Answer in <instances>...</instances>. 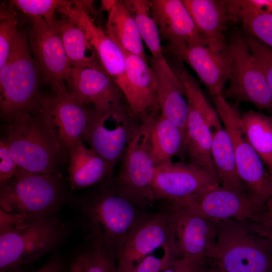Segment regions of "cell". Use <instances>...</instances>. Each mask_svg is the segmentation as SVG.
Wrapping results in <instances>:
<instances>
[{
  "instance_id": "obj_8",
  "label": "cell",
  "mask_w": 272,
  "mask_h": 272,
  "mask_svg": "<svg viewBox=\"0 0 272 272\" xmlns=\"http://www.w3.org/2000/svg\"><path fill=\"white\" fill-rule=\"evenodd\" d=\"M177 77L184 88L188 104L184 153L189 163L205 169L217 177L211 148L212 130L222 125L220 118L205 98L198 83L188 70L181 71Z\"/></svg>"
},
{
  "instance_id": "obj_3",
  "label": "cell",
  "mask_w": 272,
  "mask_h": 272,
  "mask_svg": "<svg viewBox=\"0 0 272 272\" xmlns=\"http://www.w3.org/2000/svg\"><path fill=\"white\" fill-rule=\"evenodd\" d=\"M69 233L54 217L0 228V272H28L33 264L58 248Z\"/></svg>"
},
{
  "instance_id": "obj_40",
  "label": "cell",
  "mask_w": 272,
  "mask_h": 272,
  "mask_svg": "<svg viewBox=\"0 0 272 272\" xmlns=\"http://www.w3.org/2000/svg\"><path fill=\"white\" fill-rule=\"evenodd\" d=\"M205 259L200 260L179 257L174 260L162 272H198Z\"/></svg>"
},
{
  "instance_id": "obj_37",
  "label": "cell",
  "mask_w": 272,
  "mask_h": 272,
  "mask_svg": "<svg viewBox=\"0 0 272 272\" xmlns=\"http://www.w3.org/2000/svg\"><path fill=\"white\" fill-rule=\"evenodd\" d=\"M164 254L162 258L150 254L143 259L131 272H162L174 260L180 257L173 245L163 248Z\"/></svg>"
},
{
  "instance_id": "obj_21",
  "label": "cell",
  "mask_w": 272,
  "mask_h": 272,
  "mask_svg": "<svg viewBox=\"0 0 272 272\" xmlns=\"http://www.w3.org/2000/svg\"><path fill=\"white\" fill-rule=\"evenodd\" d=\"M151 15L167 52L194 44L207 45L182 0H149Z\"/></svg>"
},
{
  "instance_id": "obj_41",
  "label": "cell",
  "mask_w": 272,
  "mask_h": 272,
  "mask_svg": "<svg viewBox=\"0 0 272 272\" xmlns=\"http://www.w3.org/2000/svg\"><path fill=\"white\" fill-rule=\"evenodd\" d=\"M69 268L66 259L62 255L56 252L40 267L28 272H68Z\"/></svg>"
},
{
  "instance_id": "obj_12",
  "label": "cell",
  "mask_w": 272,
  "mask_h": 272,
  "mask_svg": "<svg viewBox=\"0 0 272 272\" xmlns=\"http://www.w3.org/2000/svg\"><path fill=\"white\" fill-rule=\"evenodd\" d=\"M128 112L100 111L91 108L83 141L114 166L122 160L139 125Z\"/></svg>"
},
{
  "instance_id": "obj_25",
  "label": "cell",
  "mask_w": 272,
  "mask_h": 272,
  "mask_svg": "<svg viewBox=\"0 0 272 272\" xmlns=\"http://www.w3.org/2000/svg\"><path fill=\"white\" fill-rule=\"evenodd\" d=\"M69 180L74 190L90 187L112 176L114 166L81 141L68 153Z\"/></svg>"
},
{
  "instance_id": "obj_5",
  "label": "cell",
  "mask_w": 272,
  "mask_h": 272,
  "mask_svg": "<svg viewBox=\"0 0 272 272\" xmlns=\"http://www.w3.org/2000/svg\"><path fill=\"white\" fill-rule=\"evenodd\" d=\"M216 241L208 258L227 272H272V244L246 222L215 221Z\"/></svg>"
},
{
  "instance_id": "obj_35",
  "label": "cell",
  "mask_w": 272,
  "mask_h": 272,
  "mask_svg": "<svg viewBox=\"0 0 272 272\" xmlns=\"http://www.w3.org/2000/svg\"><path fill=\"white\" fill-rule=\"evenodd\" d=\"M86 272H118L115 254L92 237Z\"/></svg>"
},
{
  "instance_id": "obj_15",
  "label": "cell",
  "mask_w": 272,
  "mask_h": 272,
  "mask_svg": "<svg viewBox=\"0 0 272 272\" xmlns=\"http://www.w3.org/2000/svg\"><path fill=\"white\" fill-rule=\"evenodd\" d=\"M173 202L183 205L213 221L232 219L247 222L255 216L264 202L218 184L203 188L184 200Z\"/></svg>"
},
{
  "instance_id": "obj_28",
  "label": "cell",
  "mask_w": 272,
  "mask_h": 272,
  "mask_svg": "<svg viewBox=\"0 0 272 272\" xmlns=\"http://www.w3.org/2000/svg\"><path fill=\"white\" fill-rule=\"evenodd\" d=\"M72 67H93L100 64L97 55L89 56L88 51L94 53L83 29L64 15L53 19Z\"/></svg>"
},
{
  "instance_id": "obj_7",
  "label": "cell",
  "mask_w": 272,
  "mask_h": 272,
  "mask_svg": "<svg viewBox=\"0 0 272 272\" xmlns=\"http://www.w3.org/2000/svg\"><path fill=\"white\" fill-rule=\"evenodd\" d=\"M154 120L136 127L122 157L121 169L112 179L116 191L142 208L155 201L152 182L156 166L150 141Z\"/></svg>"
},
{
  "instance_id": "obj_22",
  "label": "cell",
  "mask_w": 272,
  "mask_h": 272,
  "mask_svg": "<svg viewBox=\"0 0 272 272\" xmlns=\"http://www.w3.org/2000/svg\"><path fill=\"white\" fill-rule=\"evenodd\" d=\"M167 52L188 64L212 96L222 93L223 88L229 77V64L226 48L220 51L206 44H194Z\"/></svg>"
},
{
  "instance_id": "obj_36",
  "label": "cell",
  "mask_w": 272,
  "mask_h": 272,
  "mask_svg": "<svg viewBox=\"0 0 272 272\" xmlns=\"http://www.w3.org/2000/svg\"><path fill=\"white\" fill-rule=\"evenodd\" d=\"M242 36L250 51L260 65L272 94V48L245 32Z\"/></svg>"
},
{
  "instance_id": "obj_17",
  "label": "cell",
  "mask_w": 272,
  "mask_h": 272,
  "mask_svg": "<svg viewBox=\"0 0 272 272\" xmlns=\"http://www.w3.org/2000/svg\"><path fill=\"white\" fill-rule=\"evenodd\" d=\"M218 184L217 177L205 169L189 162L171 161L156 167L152 191L155 200L177 202Z\"/></svg>"
},
{
  "instance_id": "obj_39",
  "label": "cell",
  "mask_w": 272,
  "mask_h": 272,
  "mask_svg": "<svg viewBox=\"0 0 272 272\" xmlns=\"http://www.w3.org/2000/svg\"><path fill=\"white\" fill-rule=\"evenodd\" d=\"M0 183L12 178L17 172L19 166L7 146L0 141Z\"/></svg>"
},
{
  "instance_id": "obj_45",
  "label": "cell",
  "mask_w": 272,
  "mask_h": 272,
  "mask_svg": "<svg viewBox=\"0 0 272 272\" xmlns=\"http://www.w3.org/2000/svg\"><path fill=\"white\" fill-rule=\"evenodd\" d=\"M115 2V1H102V8L104 10L108 12L113 6Z\"/></svg>"
},
{
  "instance_id": "obj_44",
  "label": "cell",
  "mask_w": 272,
  "mask_h": 272,
  "mask_svg": "<svg viewBox=\"0 0 272 272\" xmlns=\"http://www.w3.org/2000/svg\"><path fill=\"white\" fill-rule=\"evenodd\" d=\"M250 2L258 10L272 13V0H250Z\"/></svg>"
},
{
  "instance_id": "obj_23",
  "label": "cell",
  "mask_w": 272,
  "mask_h": 272,
  "mask_svg": "<svg viewBox=\"0 0 272 272\" xmlns=\"http://www.w3.org/2000/svg\"><path fill=\"white\" fill-rule=\"evenodd\" d=\"M182 1L207 45L217 51L225 50L224 32L230 21L227 1Z\"/></svg>"
},
{
  "instance_id": "obj_30",
  "label": "cell",
  "mask_w": 272,
  "mask_h": 272,
  "mask_svg": "<svg viewBox=\"0 0 272 272\" xmlns=\"http://www.w3.org/2000/svg\"><path fill=\"white\" fill-rule=\"evenodd\" d=\"M227 3L230 21L240 22L245 32L272 48V13L258 10L250 0Z\"/></svg>"
},
{
  "instance_id": "obj_34",
  "label": "cell",
  "mask_w": 272,
  "mask_h": 272,
  "mask_svg": "<svg viewBox=\"0 0 272 272\" xmlns=\"http://www.w3.org/2000/svg\"><path fill=\"white\" fill-rule=\"evenodd\" d=\"M15 7L28 17H41L51 21L55 10L73 5L74 1L65 0H12Z\"/></svg>"
},
{
  "instance_id": "obj_6",
  "label": "cell",
  "mask_w": 272,
  "mask_h": 272,
  "mask_svg": "<svg viewBox=\"0 0 272 272\" xmlns=\"http://www.w3.org/2000/svg\"><path fill=\"white\" fill-rule=\"evenodd\" d=\"M112 176L85 201L83 211L92 232L109 250L116 253L127 236L149 215L114 189Z\"/></svg>"
},
{
  "instance_id": "obj_33",
  "label": "cell",
  "mask_w": 272,
  "mask_h": 272,
  "mask_svg": "<svg viewBox=\"0 0 272 272\" xmlns=\"http://www.w3.org/2000/svg\"><path fill=\"white\" fill-rule=\"evenodd\" d=\"M15 8L11 1L0 7V68L7 62L19 32Z\"/></svg>"
},
{
  "instance_id": "obj_24",
  "label": "cell",
  "mask_w": 272,
  "mask_h": 272,
  "mask_svg": "<svg viewBox=\"0 0 272 272\" xmlns=\"http://www.w3.org/2000/svg\"><path fill=\"white\" fill-rule=\"evenodd\" d=\"M157 80L160 114L170 120L184 133L188 104L184 88L170 66L165 67L153 57L148 58Z\"/></svg>"
},
{
  "instance_id": "obj_46",
  "label": "cell",
  "mask_w": 272,
  "mask_h": 272,
  "mask_svg": "<svg viewBox=\"0 0 272 272\" xmlns=\"http://www.w3.org/2000/svg\"><path fill=\"white\" fill-rule=\"evenodd\" d=\"M269 178L270 181V189H271V195H272V177L269 175Z\"/></svg>"
},
{
  "instance_id": "obj_1",
  "label": "cell",
  "mask_w": 272,
  "mask_h": 272,
  "mask_svg": "<svg viewBox=\"0 0 272 272\" xmlns=\"http://www.w3.org/2000/svg\"><path fill=\"white\" fill-rule=\"evenodd\" d=\"M18 166L27 171L59 175L64 154L48 119L41 113H19L3 128L1 140Z\"/></svg>"
},
{
  "instance_id": "obj_42",
  "label": "cell",
  "mask_w": 272,
  "mask_h": 272,
  "mask_svg": "<svg viewBox=\"0 0 272 272\" xmlns=\"http://www.w3.org/2000/svg\"><path fill=\"white\" fill-rule=\"evenodd\" d=\"M89 253V248L75 254L71 259L68 272H86Z\"/></svg>"
},
{
  "instance_id": "obj_16",
  "label": "cell",
  "mask_w": 272,
  "mask_h": 272,
  "mask_svg": "<svg viewBox=\"0 0 272 272\" xmlns=\"http://www.w3.org/2000/svg\"><path fill=\"white\" fill-rule=\"evenodd\" d=\"M168 245L175 246L166 210L149 215L125 238L116 253L118 272H131L156 249Z\"/></svg>"
},
{
  "instance_id": "obj_18",
  "label": "cell",
  "mask_w": 272,
  "mask_h": 272,
  "mask_svg": "<svg viewBox=\"0 0 272 272\" xmlns=\"http://www.w3.org/2000/svg\"><path fill=\"white\" fill-rule=\"evenodd\" d=\"M82 2L74 1V5L58 10L83 29L101 65L118 86L124 96L128 90V83L124 53L108 36L104 30L94 22Z\"/></svg>"
},
{
  "instance_id": "obj_31",
  "label": "cell",
  "mask_w": 272,
  "mask_h": 272,
  "mask_svg": "<svg viewBox=\"0 0 272 272\" xmlns=\"http://www.w3.org/2000/svg\"><path fill=\"white\" fill-rule=\"evenodd\" d=\"M240 124L245 138L272 177V115L252 110L244 111L241 113Z\"/></svg>"
},
{
  "instance_id": "obj_14",
  "label": "cell",
  "mask_w": 272,
  "mask_h": 272,
  "mask_svg": "<svg viewBox=\"0 0 272 272\" xmlns=\"http://www.w3.org/2000/svg\"><path fill=\"white\" fill-rule=\"evenodd\" d=\"M66 86L67 91L83 105L92 104L100 111L129 112L121 89L101 64L72 67Z\"/></svg>"
},
{
  "instance_id": "obj_38",
  "label": "cell",
  "mask_w": 272,
  "mask_h": 272,
  "mask_svg": "<svg viewBox=\"0 0 272 272\" xmlns=\"http://www.w3.org/2000/svg\"><path fill=\"white\" fill-rule=\"evenodd\" d=\"M246 222L253 231L272 244V195L263 203L255 216Z\"/></svg>"
},
{
  "instance_id": "obj_4",
  "label": "cell",
  "mask_w": 272,
  "mask_h": 272,
  "mask_svg": "<svg viewBox=\"0 0 272 272\" xmlns=\"http://www.w3.org/2000/svg\"><path fill=\"white\" fill-rule=\"evenodd\" d=\"M66 197L59 175L30 172L19 167L12 178L0 185L1 210L23 215L29 221L54 217Z\"/></svg>"
},
{
  "instance_id": "obj_10",
  "label": "cell",
  "mask_w": 272,
  "mask_h": 272,
  "mask_svg": "<svg viewBox=\"0 0 272 272\" xmlns=\"http://www.w3.org/2000/svg\"><path fill=\"white\" fill-rule=\"evenodd\" d=\"M213 101L231 139L238 174L246 193L257 201H265L271 195L269 174L265 172L261 159L244 136L237 104H229L223 93L214 97Z\"/></svg>"
},
{
  "instance_id": "obj_2",
  "label": "cell",
  "mask_w": 272,
  "mask_h": 272,
  "mask_svg": "<svg viewBox=\"0 0 272 272\" xmlns=\"http://www.w3.org/2000/svg\"><path fill=\"white\" fill-rule=\"evenodd\" d=\"M39 67L30 50L28 34L19 30L8 59L0 68V115L7 123L19 113L37 114L43 94Z\"/></svg>"
},
{
  "instance_id": "obj_43",
  "label": "cell",
  "mask_w": 272,
  "mask_h": 272,
  "mask_svg": "<svg viewBox=\"0 0 272 272\" xmlns=\"http://www.w3.org/2000/svg\"><path fill=\"white\" fill-rule=\"evenodd\" d=\"M198 272H227L210 258H207L201 264Z\"/></svg>"
},
{
  "instance_id": "obj_9",
  "label": "cell",
  "mask_w": 272,
  "mask_h": 272,
  "mask_svg": "<svg viewBox=\"0 0 272 272\" xmlns=\"http://www.w3.org/2000/svg\"><path fill=\"white\" fill-rule=\"evenodd\" d=\"M226 51L229 64L227 97L236 104L250 103L272 115V94L266 77L240 32L231 35Z\"/></svg>"
},
{
  "instance_id": "obj_19",
  "label": "cell",
  "mask_w": 272,
  "mask_h": 272,
  "mask_svg": "<svg viewBox=\"0 0 272 272\" xmlns=\"http://www.w3.org/2000/svg\"><path fill=\"white\" fill-rule=\"evenodd\" d=\"M90 112V108L66 91L43 95L40 112L48 119L64 154L68 155L74 146L83 141Z\"/></svg>"
},
{
  "instance_id": "obj_32",
  "label": "cell",
  "mask_w": 272,
  "mask_h": 272,
  "mask_svg": "<svg viewBox=\"0 0 272 272\" xmlns=\"http://www.w3.org/2000/svg\"><path fill=\"white\" fill-rule=\"evenodd\" d=\"M137 24L141 37L150 51L152 57L164 66H170L161 43L157 26L152 18L149 1L124 0Z\"/></svg>"
},
{
  "instance_id": "obj_27",
  "label": "cell",
  "mask_w": 272,
  "mask_h": 272,
  "mask_svg": "<svg viewBox=\"0 0 272 272\" xmlns=\"http://www.w3.org/2000/svg\"><path fill=\"white\" fill-rule=\"evenodd\" d=\"M212 135L211 155L220 185L247 195L238 174L230 137L222 125L212 130Z\"/></svg>"
},
{
  "instance_id": "obj_13",
  "label": "cell",
  "mask_w": 272,
  "mask_h": 272,
  "mask_svg": "<svg viewBox=\"0 0 272 272\" xmlns=\"http://www.w3.org/2000/svg\"><path fill=\"white\" fill-rule=\"evenodd\" d=\"M169 203L170 227L180 256L200 260L208 258L216 241L215 222L179 203Z\"/></svg>"
},
{
  "instance_id": "obj_29",
  "label": "cell",
  "mask_w": 272,
  "mask_h": 272,
  "mask_svg": "<svg viewBox=\"0 0 272 272\" xmlns=\"http://www.w3.org/2000/svg\"><path fill=\"white\" fill-rule=\"evenodd\" d=\"M151 153L155 166L172 161L185 152V134L160 114L153 122L151 131Z\"/></svg>"
},
{
  "instance_id": "obj_11",
  "label": "cell",
  "mask_w": 272,
  "mask_h": 272,
  "mask_svg": "<svg viewBox=\"0 0 272 272\" xmlns=\"http://www.w3.org/2000/svg\"><path fill=\"white\" fill-rule=\"evenodd\" d=\"M28 17L29 48L39 67L42 84L49 86L53 94L66 92L72 67L53 20Z\"/></svg>"
},
{
  "instance_id": "obj_20",
  "label": "cell",
  "mask_w": 272,
  "mask_h": 272,
  "mask_svg": "<svg viewBox=\"0 0 272 272\" xmlns=\"http://www.w3.org/2000/svg\"><path fill=\"white\" fill-rule=\"evenodd\" d=\"M125 59L128 90L124 96L129 112L141 123L156 118L160 107L156 75L141 57L122 50Z\"/></svg>"
},
{
  "instance_id": "obj_26",
  "label": "cell",
  "mask_w": 272,
  "mask_h": 272,
  "mask_svg": "<svg viewBox=\"0 0 272 272\" xmlns=\"http://www.w3.org/2000/svg\"><path fill=\"white\" fill-rule=\"evenodd\" d=\"M105 32L122 49L148 61L135 21L123 1L117 0L108 12Z\"/></svg>"
}]
</instances>
